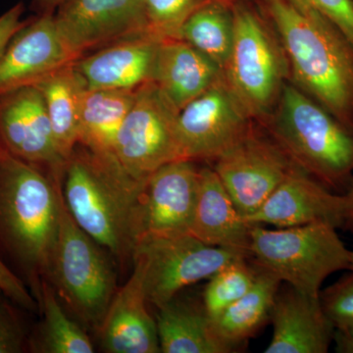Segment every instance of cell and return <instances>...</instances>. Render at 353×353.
Masks as SVG:
<instances>
[{
    "label": "cell",
    "instance_id": "44dd1931",
    "mask_svg": "<svg viewBox=\"0 0 353 353\" xmlns=\"http://www.w3.org/2000/svg\"><path fill=\"white\" fill-rule=\"evenodd\" d=\"M222 75L220 66L182 39L160 43L152 82L176 110L206 92Z\"/></svg>",
    "mask_w": 353,
    "mask_h": 353
},
{
    "label": "cell",
    "instance_id": "3957f363",
    "mask_svg": "<svg viewBox=\"0 0 353 353\" xmlns=\"http://www.w3.org/2000/svg\"><path fill=\"white\" fill-rule=\"evenodd\" d=\"M62 179L14 157L0 143V236L39 294L59 228Z\"/></svg>",
    "mask_w": 353,
    "mask_h": 353
},
{
    "label": "cell",
    "instance_id": "d590c367",
    "mask_svg": "<svg viewBox=\"0 0 353 353\" xmlns=\"http://www.w3.org/2000/svg\"><path fill=\"white\" fill-rule=\"evenodd\" d=\"M343 196H345V216H343L341 229L353 233V179L350 188L345 194H343Z\"/></svg>",
    "mask_w": 353,
    "mask_h": 353
},
{
    "label": "cell",
    "instance_id": "74e56055",
    "mask_svg": "<svg viewBox=\"0 0 353 353\" xmlns=\"http://www.w3.org/2000/svg\"><path fill=\"white\" fill-rule=\"evenodd\" d=\"M350 270L353 271V252H352V254H350Z\"/></svg>",
    "mask_w": 353,
    "mask_h": 353
},
{
    "label": "cell",
    "instance_id": "f1b7e54d",
    "mask_svg": "<svg viewBox=\"0 0 353 353\" xmlns=\"http://www.w3.org/2000/svg\"><path fill=\"white\" fill-rule=\"evenodd\" d=\"M150 34L160 39H179L183 23L208 0H143Z\"/></svg>",
    "mask_w": 353,
    "mask_h": 353
},
{
    "label": "cell",
    "instance_id": "7c38bea8",
    "mask_svg": "<svg viewBox=\"0 0 353 353\" xmlns=\"http://www.w3.org/2000/svg\"><path fill=\"white\" fill-rule=\"evenodd\" d=\"M0 143L14 157L63 178L67 160L58 150L43 94L26 85L0 94Z\"/></svg>",
    "mask_w": 353,
    "mask_h": 353
},
{
    "label": "cell",
    "instance_id": "6da1fadb",
    "mask_svg": "<svg viewBox=\"0 0 353 353\" xmlns=\"http://www.w3.org/2000/svg\"><path fill=\"white\" fill-rule=\"evenodd\" d=\"M285 51L290 83L353 130V43L303 0H259Z\"/></svg>",
    "mask_w": 353,
    "mask_h": 353
},
{
    "label": "cell",
    "instance_id": "836d02e7",
    "mask_svg": "<svg viewBox=\"0 0 353 353\" xmlns=\"http://www.w3.org/2000/svg\"><path fill=\"white\" fill-rule=\"evenodd\" d=\"M24 6L18 3L0 16V57L14 34L25 24L26 21L22 20Z\"/></svg>",
    "mask_w": 353,
    "mask_h": 353
},
{
    "label": "cell",
    "instance_id": "4dcf8cb0",
    "mask_svg": "<svg viewBox=\"0 0 353 353\" xmlns=\"http://www.w3.org/2000/svg\"><path fill=\"white\" fill-rule=\"evenodd\" d=\"M333 23L353 43V0H303Z\"/></svg>",
    "mask_w": 353,
    "mask_h": 353
},
{
    "label": "cell",
    "instance_id": "8992f818",
    "mask_svg": "<svg viewBox=\"0 0 353 353\" xmlns=\"http://www.w3.org/2000/svg\"><path fill=\"white\" fill-rule=\"evenodd\" d=\"M234 39L225 79L250 117L266 119L290 81L285 51L261 11L233 3Z\"/></svg>",
    "mask_w": 353,
    "mask_h": 353
},
{
    "label": "cell",
    "instance_id": "484cf974",
    "mask_svg": "<svg viewBox=\"0 0 353 353\" xmlns=\"http://www.w3.org/2000/svg\"><path fill=\"white\" fill-rule=\"evenodd\" d=\"M234 2L208 0L183 23L179 39L214 61L226 66L234 39Z\"/></svg>",
    "mask_w": 353,
    "mask_h": 353
},
{
    "label": "cell",
    "instance_id": "4316f807",
    "mask_svg": "<svg viewBox=\"0 0 353 353\" xmlns=\"http://www.w3.org/2000/svg\"><path fill=\"white\" fill-rule=\"evenodd\" d=\"M39 301L43 310L37 352L43 353H92L94 347L90 336L66 314L54 288L43 279Z\"/></svg>",
    "mask_w": 353,
    "mask_h": 353
},
{
    "label": "cell",
    "instance_id": "9c48e42d",
    "mask_svg": "<svg viewBox=\"0 0 353 353\" xmlns=\"http://www.w3.org/2000/svg\"><path fill=\"white\" fill-rule=\"evenodd\" d=\"M134 256L143 261L148 303L159 308L185 288L212 277L225 265L245 255L185 234L145 236L137 245Z\"/></svg>",
    "mask_w": 353,
    "mask_h": 353
},
{
    "label": "cell",
    "instance_id": "e0dca14e",
    "mask_svg": "<svg viewBox=\"0 0 353 353\" xmlns=\"http://www.w3.org/2000/svg\"><path fill=\"white\" fill-rule=\"evenodd\" d=\"M126 284L116 290L99 326L102 350L108 353L160 352L157 321L148 313L145 269L139 257Z\"/></svg>",
    "mask_w": 353,
    "mask_h": 353
},
{
    "label": "cell",
    "instance_id": "5b68a950",
    "mask_svg": "<svg viewBox=\"0 0 353 353\" xmlns=\"http://www.w3.org/2000/svg\"><path fill=\"white\" fill-rule=\"evenodd\" d=\"M336 230L324 222L275 230L252 225L250 259L281 282L319 296L329 276L350 268L352 250L345 248Z\"/></svg>",
    "mask_w": 353,
    "mask_h": 353
},
{
    "label": "cell",
    "instance_id": "ab89813d",
    "mask_svg": "<svg viewBox=\"0 0 353 353\" xmlns=\"http://www.w3.org/2000/svg\"><path fill=\"white\" fill-rule=\"evenodd\" d=\"M0 292H1V290H0ZM0 301H1V299H0Z\"/></svg>",
    "mask_w": 353,
    "mask_h": 353
},
{
    "label": "cell",
    "instance_id": "cb8c5ba5",
    "mask_svg": "<svg viewBox=\"0 0 353 353\" xmlns=\"http://www.w3.org/2000/svg\"><path fill=\"white\" fill-rule=\"evenodd\" d=\"M74 63L58 69L34 85L43 94L58 150L67 161L79 145L81 109L87 90Z\"/></svg>",
    "mask_w": 353,
    "mask_h": 353
},
{
    "label": "cell",
    "instance_id": "277c9868",
    "mask_svg": "<svg viewBox=\"0 0 353 353\" xmlns=\"http://www.w3.org/2000/svg\"><path fill=\"white\" fill-rule=\"evenodd\" d=\"M259 124L296 167L332 192L345 194L353 179V130L290 82Z\"/></svg>",
    "mask_w": 353,
    "mask_h": 353
},
{
    "label": "cell",
    "instance_id": "ac0fdd59",
    "mask_svg": "<svg viewBox=\"0 0 353 353\" xmlns=\"http://www.w3.org/2000/svg\"><path fill=\"white\" fill-rule=\"evenodd\" d=\"M270 321L273 333L266 353H326L334 341L336 330L325 315L319 296L287 284L278 290Z\"/></svg>",
    "mask_w": 353,
    "mask_h": 353
},
{
    "label": "cell",
    "instance_id": "7a4b0ae2",
    "mask_svg": "<svg viewBox=\"0 0 353 353\" xmlns=\"http://www.w3.org/2000/svg\"><path fill=\"white\" fill-rule=\"evenodd\" d=\"M74 150L62 178L72 217L113 256L126 262L143 236L145 182L128 174L118 160Z\"/></svg>",
    "mask_w": 353,
    "mask_h": 353
},
{
    "label": "cell",
    "instance_id": "d6986e66",
    "mask_svg": "<svg viewBox=\"0 0 353 353\" xmlns=\"http://www.w3.org/2000/svg\"><path fill=\"white\" fill-rule=\"evenodd\" d=\"M161 41L150 34L122 39L74 64L88 90H136L152 81Z\"/></svg>",
    "mask_w": 353,
    "mask_h": 353
},
{
    "label": "cell",
    "instance_id": "8d00e7d4",
    "mask_svg": "<svg viewBox=\"0 0 353 353\" xmlns=\"http://www.w3.org/2000/svg\"><path fill=\"white\" fill-rule=\"evenodd\" d=\"M37 4L43 8L46 9V13H51L50 10L53 8H57L64 0H34Z\"/></svg>",
    "mask_w": 353,
    "mask_h": 353
},
{
    "label": "cell",
    "instance_id": "e575fe53",
    "mask_svg": "<svg viewBox=\"0 0 353 353\" xmlns=\"http://www.w3.org/2000/svg\"><path fill=\"white\" fill-rule=\"evenodd\" d=\"M334 341L336 343V352L353 353V327L345 330H336Z\"/></svg>",
    "mask_w": 353,
    "mask_h": 353
},
{
    "label": "cell",
    "instance_id": "4fadbf2b",
    "mask_svg": "<svg viewBox=\"0 0 353 353\" xmlns=\"http://www.w3.org/2000/svg\"><path fill=\"white\" fill-rule=\"evenodd\" d=\"M53 15L80 57L88 50L150 34L143 0H64Z\"/></svg>",
    "mask_w": 353,
    "mask_h": 353
},
{
    "label": "cell",
    "instance_id": "d6a6232c",
    "mask_svg": "<svg viewBox=\"0 0 353 353\" xmlns=\"http://www.w3.org/2000/svg\"><path fill=\"white\" fill-rule=\"evenodd\" d=\"M0 290L13 303L19 304L28 310L32 311L37 307L36 301L23 284L22 281L6 266L1 259H0Z\"/></svg>",
    "mask_w": 353,
    "mask_h": 353
},
{
    "label": "cell",
    "instance_id": "f546056e",
    "mask_svg": "<svg viewBox=\"0 0 353 353\" xmlns=\"http://www.w3.org/2000/svg\"><path fill=\"white\" fill-rule=\"evenodd\" d=\"M320 290L319 301L325 315L334 330L353 327V271Z\"/></svg>",
    "mask_w": 353,
    "mask_h": 353
},
{
    "label": "cell",
    "instance_id": "603a6c76",
    "mask_svg": "<svg viewBox=\"0 0 353 353\" xmlns=\"http://www.w3.org/2000/svg\"><path fill=\"white\" fill-rule=\"evenodd\" d=\"M255 266L256 278L252 289L217 317L210 319L216 336L232 352L243 347L270 321L276 296L282 285L270 272Z\"/></svg>",
    "mask_w": 353,
    "mask_h": 353
},
{
    "label": "cell",
    "instance_id": "d4e9b609",
    "mask_svg": "<svg viewBox=\"0 0 353 353\" xmlns=\"http://www.w3.org/2000/svg\"><path fill=\"white\" fill-rule=\"evenodd\" d=\"M136 90L87 88L81 109L79 145L99 157L116 158V139L134 103Z\"/></svg>",
    "mask_w": 353,
    "mask_h": 353
},
{
    "label": "cell",
    "instance_id": "8fae6325",
    "mask_svg": "<svg viewBox=\"0 0 353 353\" xmlns=\"http://www.w3.org/2000/svg\"><path fill=\"white\" fill-rule=\"evenodd\" d=\"M212 163L245 220L261 208L296 166L259 123Z\"/></svg>",
    "mask_w": 353,
    "mask_h": 353
},
{
    "label": "cell",
    "instance_id": "5bb4252c",
    "mask_svg": "<svg viewBox=\"0 0 353 353\" xmlns=\"http://www.w3.org/2000/svg\"><path fill=\"white\" fill-rule=\"evenodd\" d=\"M79 58L58 29L52 13L26 21L0 57V94L36 85Z\"/></svg>",
    "mask_w": 353,
    "mask_h": 353
},
{
    "label": "cell",
    "instance_id": "52a82bcc",
    "mask_svg": "<svg viewBox=\"0 0 353 353\" xmlns=\"http://www.w3.org/2000/svg\"><path fill=\"white\" fill-rule=\"evenodd\" d=\"M102 246L77 224L62 192L59 228L46 280L83 322L99 328L116 290Z\"/></svg>",
    "mask_w": 353,
    "mask_h": 353
},
{
    "label": "cell",
    "instance_id": "ba28073f",
    "mask_svg": "<svg viewBox=\"0 0 353 353\" xmlns=\"http://www.w3.org/2000/svg\"><path fill=\"white\" fill-rule=\"evenodd\" d=\"M178 113L152 81L136 90L114 148L128 174L145 182L160 167L183 160L176 134Z\"/></svg>",
    "mask_w": 353,
    "mask_h": 353
},
{
    "label": "cell",
    "instance_id": "ffe728a7",
    "mask_svg": "<svg viewBox=\"0 0 353 353\" xmlns=\"http://www.w3.org/2000/svg\"><path fill=\"white\" fill-rule=\"evenodd\" d=\"M252 225L240 214L212 167L199 169V185L190 234L208 245L250 257Z\"/></svg>",
    "mask_w": 353,
    "mask_h": 353
},
{
    "label": "cell",
    "instance_id": "7402d4cb",
    "mask_svg": "<svg viewBox=\"0 0 353 353\" xmlns=\"http://www.w3.org/2000/svg\"><path fill=\"white\" fill-rule=\"evenodd\" d=\"M160 352L230 353L212 328L203 303L172 299L158 308L157 320Z\"/></svg>",
    "mask_w": 353,
    "mask_h": 353
},
{
    "label": "cell",
    "instance_id": "1f68e13d",
    "mask_svg": "<svg viewBox=\"0 0 353 353\" xmlns=\"http://www.w3.org/2000/svg\"><path fill=\"white\" fill-rule=\"evenodd\" d=\"M26 334L19 318L6 301H0V353L24 352Z\"/></svg>",
    "mask_w": 353,
    "mask_h": 353
},
{
    "label": "cell",
    "instance_id": "f35d334b",
    "mask_svg": "<svg viewBox=\"0 0 353 353\" xmlns=\"http://www.w3.org/2000/svg\"><path fill=\"white\" fill-rule=\"evenodd\" d=\"M226 1H229V2H231V0H226Z\"/></svg>",
    "mask_w": 353,
    "mask_h": 353
},
{
    "label": "cell",
    "instance_id": "83f0119b",
    "mask_svg": "<svg viewBox=\"0 0 353 353\" xmlns=\"http://www.w3.org/2000/svg\"><path fill=\"white\" fill-rule=\"evenodd\" d=\"M256 266L250 257L234 259L209 278L202 296V303L210 319L245 296L256 278Z\"/></svg>",
    "mask_w": 353,
    "mask_h": 353
},
{
    "label": "cell",
    "instance_id": "2e32d148",
    "mask_svg": "<svg viewBox=\"0 0 353 353\" xmlns=\"http://www.w3.org/2000/svg\"><path fill=\"white\" fill-rule=\"evenodd\" d=\"M197 185L199 168L190 160H176L153 172L146 181L141 239L190 234Z\"/></svg>",
    "mask_w": 353,
    "mask_h": 353
},
{
    "label": "cell",
    "instance_id": "9a60e30c",
    "mask_svg": "<svg viewBox=\"0 0 353 353\" xmlns=\"http://www.w3.org/2000/svg\"><path fill=\"white\" fill-rule=\"evenodd\" d=\"M343 216V194L327 189L294 166L261 208L245 221L250 225H272L276 228L324 222L341 229Z\"/></svg>",
    "mask_w": 353,
    "mask_h": 353
},
{
    "label": "cell",
    "instance_id": "30bf717a",
    "mask_svg": "<svg viewBox=\"0 0 353 353\" xmlns=\"http://www.w3.org/2000/svg\"><path fill=\"white\" fill-rule=\"evenodd\" d=\"M255 125L223 73L212 87L179 111L176 134L183 159L213 162Z\"/></svg>",
    "mask_w": 353,
    "mask_h": 353
}]
</instances>
